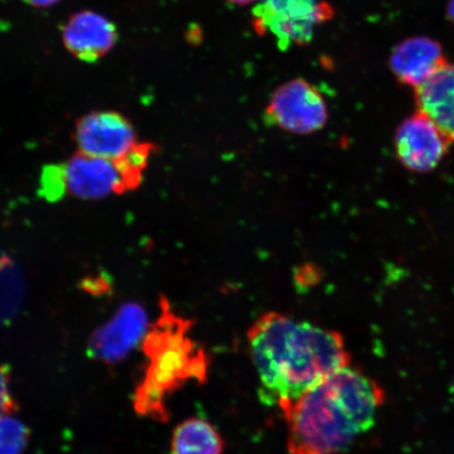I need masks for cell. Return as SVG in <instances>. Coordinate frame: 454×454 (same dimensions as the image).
<instances>
[{"instance_id": "10", "label": "cell", "mask_w": 454, "mask_h": 454, "mask_svg": "<svg viewBox=\"0 0 454 454\" xmlns=\"http://www.w3.org/2000/svg\"><path fill=\"white\" fill-rule=\"evenodd\" d=\"M450 65L439 42L416 36L397 44L389 59L391 72L401 83L417 89Z\"/></svg>"}, {"instance_id": "9", "label": "cell", "mask_w": 454, "mask_h": 454, "mask_svg": "<svg viewBox=\"0 0 454 454\" xmlns=\"http://www.w3.org/2000/svg\"><path fill=\"white\" fill-rule=\"evenodd\" d=\"M67 192L82 200L123 194L121 175L113 160L79 152L64 164Z\"/></svg>"}, {"instance_id": "8", "label": "cell", "mask_w": 454, "mask_h": 454, "mask_svg": "<svg viewBox=\"0 0 454 454\" xmlns=\"http://www.w3.org/2000/svg\"><path fill=\"white\" fill-rule=\"evenodd\" d=\"M450 141L422 113L408 117L396 129L395 154L402 166L417 173H429L445 157Z\"/></svg>"}, {"instance_id": "15", "label": "cell", "mask_w": 454, "mask_h": 454, "mask_svg": "<svg viewBox=\"0 0 454 454\" xmlns=\"http://www.w3.org/2000/svg\"><path fill=\"white\" fill-rule=\"evenodd\" d=\"M156 151V146L150 142H145V144L137 142L126 154L113 160L121 175L123 194L138 189L144 180L147 162H149L153 153Z\"/></svg>"}, {"instance_id": "1", "label": "cell", "mask_w": 454, "mask_h": 454, "mask_svg": "<svg viewBox=\"0 0 454 454\" xmlns=\"http://www.w3.org/2000/svg\"><path fill=\"white\" fill-rule=\"evenodd\" d=\"M247 339L265 404L296 399L329 374L351 366L342 334L281 312L260 316Z\"/></svg>"}, {"instance_id": "3", "label": "cell", "mask_w": 454, "mask_h": 454, "mask_svg": "<svg viewBox=\"0 0 454 454\" xmlns=\"http://www.w3.org/2000/svg\"><path fill=\"white\" fill-rule=\"evenodd\" d=\"M159 305L160 315L142 340L147 365L133 405L139 416L167 422L168 397L190 382H206L209 359L191 336L194 322L177 314L166 297Z\"/></svg>"}, {"instance_id": "4", "label": "cell", "mask_w": 454, "mask_h": 454, "mask_svg": "<svg viewBox=\"0 0 454 454\" xmlns=\"http://www.w3.org/2000/svg\"><path fill=\"white\" fill-rule=\"evenodd\" d=\"M325 0H258L253 25L260 35L270 34L281 50L305 47L314 39L317 27L333 19Z\"/></svg>"}, {"instance_id": "5", "label": "cell", "mask_w": 454, "mask_h": 454, "mask_svg": "<svg viewBox=\"0 0 454 454\" xmlns=\"http://www.w3.org/2000/svg\"><path fill=\"white\" fill-rule=\"evenodd\" d=\"M264 117L283 132L308 136L325 128L329 114L320 90L303 78H294L272 93Z\"/></svg>"}, {"instance_id": "17", "label": "cell", "mask_w": 454, "mask_h": 454, "mask_svg": "<svg viewBox=\"0 0 454 454\" xmlns=\"http://www.w3.org/2000/svg\"><path fill=\"white\" fill-rule=\"evenodd\" d=\"M39 194L51 202L59 201L67 194L64 164L43 168Z\"/></svg>"}, {"instance_id": "21", "label": "cell", "mask_w": 454, "mask_h": 454, "mask_svg": "<svg viewBox=\"0 0 454 454\" xmlns=\"http://www.w3.org/2000/svg\"><path fill=\"white\" fill-rule=\"evenodd\" d=\"M447 16L454 25V0H450L447 4Z\"/></svg>"}, {"instance_id": "2", "label": "cell", "mask_w": 454, "mask_h": 454, "mask_svg": "<svg viewBox=\"0 0 454 454\" xmlns=\"http://www.w3.org/2000/svg\"><path fill=\"white\" fill-rule=\"evenodd\" d=\"M385 403L376 380L351 366L329 374L304 394L283 400L289 454H340L376 422Z\"/></svg>"}, {"instance_id": "20", "label": "cell", "mask_w": 454, "mask_h": 454, "mask_svg": "<svg viewBox=\"0 0 454 454\" xmlns=\"http://www.w3.org/2000/svg\"><path fill=\"white\" fill-rule=\"evenodd\" d=\"M25 2L36 8H48L60 2V0H25Z\"/></svg>"}, {"instance_id": "19", "label": "cell", "mask_w": 454, "mask_h": 454, "mask_svg": "<svg viewBox=\"0 0 454 454\" xmlns=\"http://www.w3.org/2000/svg\"><path fill=\"white\" fill-rule=\"evenodd\" d=\"M320 270L315 268L312 264H304L296 270L294 274V281L297 286L303 288H310L317 286L320 282Z\"/></svg>"}, {"instance_id": "6", "label": "cell", "mask_w": 454, "mask_h": 454, "mask_svg": "<svg viewBox=\"0 0 454 454\" xmlns=\"http://www.w3.org/2000/svg\"><path fill=\"white\" fill-rule=\"evenodd\" d=\"M147 328L149 317L144 306L137 302L123 304L110 321L92 333L88 354L104 364H118L142 343Z\"/></svg>"}, {"instance_id": "22", "label": "cell", "mask_w": 454, "mask_h": 454, "mask_svg": "<svg viewBox=\"0 0 454 454\" xmlns=\"http://www.w3.org/2000/svg\"><path fill=\"white\" fill-rule=\"evenodd\" d=\"M226 2L238 5H248L254 3H257L258 0H226Z\"/></svg>"}, {"instance_id": "14", "label": "cell", "mask_w": 454, "mask_h": 454, "mask_svg": "<svg viewBox=\"0 0 454 454\" xmlns=\"http://www.w3.org/2000/svg\"><path fill=\"white\" fill-rule=\"evenodd\" d=\"M25 296V279L15 261L0 253V326L8 325Z\"/></svg>"}, {"instance_id": "11", "label": "cell", "mask_w": 454, "mask_h": 454, "mask_svg": "<svg viewBox=\"0 0 454 454\" xmlns=\"http://www.w3.org/2000/svg\"><path fill=\"white\" fill-rule=\"evenodd\" d=\"M115 25L93 11L71 17L62 30V39L71 54L85 62H95L109 53L117 43Z\"/></svg>"}, {"instance_id": "16", "label": "cell", "mask_w": 454, "mask_h": 454, "mask_svg": "<svg viewBox=\"0 0 454 454\" xmlns=\"http://www.w3.org/2000/svg\"><path fill=\"white\" fill-rule=\"evenodd\" d=\"M28 439L30 431L15 414L0 418V454L24 453Z\"/></svg>"}, {"instance_id": "7", "label": "cell", "mask_w": 454, "mask_h": 454, "mask_svg": "<svg viewBox=\"0 0 454 454\" xmlns=\"http://www.w3.org/2000/svg\"><path fill=\"white\" fill-rule=\"evenodd\" d=\"M75 139L82 154L115 160L137 144L133 124L121 113L92 112L79 119Z\"/></svg>"}, {"instance_id": "18", "label": "cell", "mask_w": 454, "mask_h": 454, "mask_svg": "<svg viewBox=\"0 0 454 454\" xmlns=\"http://www.w3.org/2000/svg\"><path fill=\"white\" fill-rule=\"evenodd\" d=\"M19 406L11 391V374L7 366L0 365V418L16 414Z\"/></svg>"}, {"instance_id": "13", "label": "cell", "mask_w": 454, "mask_h": 454, "mask_svg": "<svg viewBox=\"0 0 454 454\" xmlns=\"http://www.w3.org/2000/svg\"><path fill=\"white\" fill-rule=\"evenodd\" d=\"M223 435L212 423L202 418H190L175 428L172 454H223Z\"/></svg>"}, {"instance_id": "12", "label": "cell", "mask_w": 454, "mask_h": 454, "mask_svg": "<svg viewBox=\"0 0 454 454\" xmlns=\"http://www.w3.org/2000/svg\"><path fill=\"white\" fill-rule=\"evenodd\" d=\"M418 112L454 142V66L442 67L416 89Z\"/></svg>"}]
</instances>
